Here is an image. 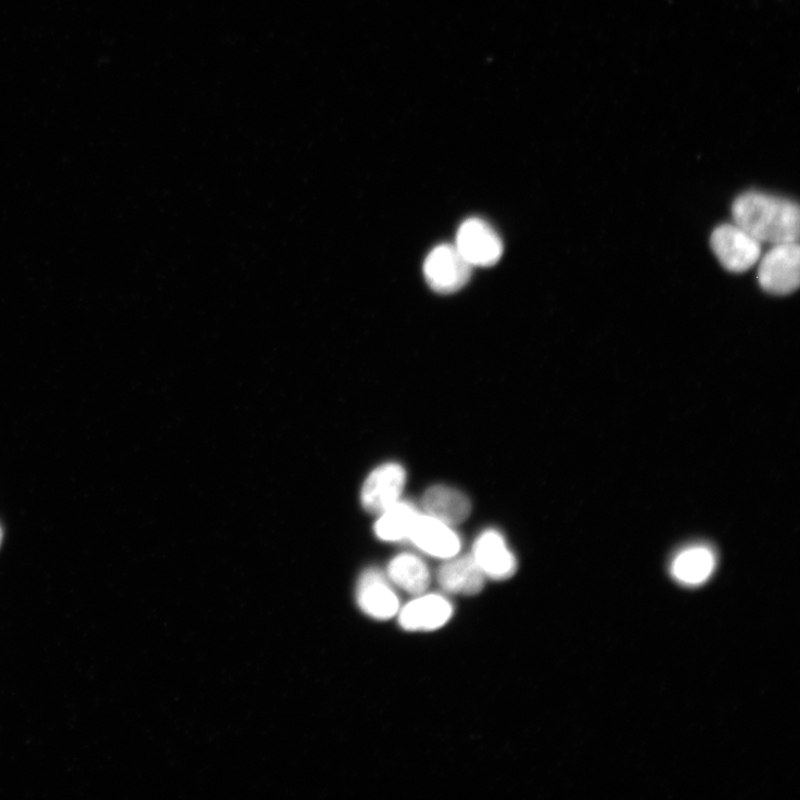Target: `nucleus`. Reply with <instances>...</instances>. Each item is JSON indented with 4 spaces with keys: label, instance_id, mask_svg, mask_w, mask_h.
Masks as SVG:
<instances>
[{
    "label": "nucleus",
    "instance_id": "obj_1",
    "mask_svg": "<svg viewBox=\"0 0 800 800\" xmlns=\"http://www.w3.org/2000/svg\"><path fill=\"white\" fill-rule=\"evenodd\" d=\"M735 225L760 243L773 245L799 240L797 203L761 192L739 195L732 207Z\"/></svg>",
    "mask_w": 800,
    "mask_h": 800
},
{
    "label": "nucleus",
    "instance_id": "obj_2",
    "mask_svg": "<svg viewBox=\"0 0 800 800\" xmlns=\"http://www.w3.org/2000/svg\"><path fill=\"white\" fill-rule=\"evenodd\" d=\"M711 245L723 267L732 272L747 271L762 255V243L735 224L719 226L712 233Z\"/></svg>",
    "mask_w": 800,
    "mask_h": 800
},
{
    "label": "nucleus",
    "instance_id": "obj_3",
    "mask_svg": "<svg viewBox=\"0 0 800 800\" xmlns=\"http://www.w3.org/2000/svg\"><path fill=\"white\" fill-rule=\"evenodd\" d=\"M799 244H777L762 258L759 268L761 288L773 295L785 296L799 288Z\"/></svg>",
    "mask_w": 800,
    "mask_h": 800
},
{
    "label": "nucleus",
    "instance_id": "obj_4",
    "mask_svg": "<svg viewBox=\"0 0 800 800\" xmlns=\"http://www.w3.org/2000/svg\"><path fill=\"white\" fill-rule=\"evenodd\" d=\"M472 271L473 266L458 249L448 244L434 249L423 264V274L431 289L445 295L454 294L466 287Z\"/></svg>",
    "mask_w": 800,
    "mask_h": 800
},
{
    "label": "nucleus",
    "instance_id": "obj_5",
    "mask_svg": "<svg viewBox=\"0 0 800 800\" xmlns=\"http://www.w3.org/2000/svg\"><path fill=\"white\" fill-rule=\"evenodd\" d=\"M455 246L473 267L494 266L504 252L499 234L481 218H470L460 225Z\"/></svg>",
    "mask_w": 800,
    "mask_h": 800
},
{
    "label": "nucleus",
    "instance_id": "obj_6",
    "mask_svg": "<svg viewBox=\"0 0 800 800\" xmlns=\"http://www.w3.org/2000/svg\"><path fill=\"white\" fill-rule=\"evenodd\" d=\"M406 484V470L389 462L372 470L361 490V504L371 513H382L397 501Z\"/></svg>",
    "mask_w": 800,
    "mask_h": 800
},
{
    "label": "nucleus",
    "instance_id": "obj_7",
    "mask_svg": "<svg viewBox=\"0 0 800 800\" xmlns=\"http://www.w3.org/2000/svg\"><path fill=\"white\" fill-rule=\"evenodd\" d=\"M356 595L364 613L374 620H391L399 611L396 593L378 570H368L360 576Z\"/></svg>",
    "mask_w": 800,
    "mask_h": 800
},
{
    "label": "nucleus",
    "instance_id": "obj_8",
    "mask_svg": "<svg viewBox=\"0 0 800 800\" xmlns=\"http://www.w3.org/2000/svg\"><path fill=\"white\" fill-rule=\"evenodd\" d=\"M472 556L486 577L501 581L510 579L516 573L515 555L497 531L488 530L482 533L475 542Z\"/></svg>",
    "mask_w": 800,
    "mask_h": 800
},
{
    "label": "nucleus",
    "instance_id": "obj_9",
    "mask_svg": "<svg viewBox=\"0 0 800 800\" xmlns=\"http://www.w3.org/2000/svg\"><path fill=\"white\" fill-rule=\"evenodd\" d=\"M408 539L422 551L442 559L457 556L460 550V539L452 526L427 513L418 515Z\"/></svg>",
    "mask_w": 800,
    "mask_h": 800
},
{
    "label": "nucleus",
    "instance_id": "obj_10",
    "mask_svg": "<svg viewBox=\"0 0 800 800\" xmlns=\"http://www.w3.org/2000/svg\"><path fill=\"white\" fill-rule=\"evenodd\" d=\"M453 617V606L441 595H422L408 602L399 614L401 626L410 632L443 627Z\"/></svg>",
    "mask_w": 800,
    "mask_h": 800
},
{
    "label": "nucleus",
    "instance_id": "obj_11",
    "mask_svg": "<svg viewBox=\"0 0 800 800\" xmlns=\"http://www.w3.org/2000/svg\"><path fill=\"white\" fill-rule=\"evenodd\" d=\"M421 506L427 515L449 526L464 523L472 511V504L465 494L445 485L429 488Z\"/></svg>",
    "mask_w": 800,
    "mask_h": 800
},
{
    "label": "nucleus",
    "instance_id": "obj_12",
    "mask_svg": "<svg viewBox=\"0 0 800 800\" xmlns=\"http://www.w3.org/2000/svg\"><path fill=\"white\" fill-rule=\"evenodd\" d=\"M718 558L711 547L695 545L676 555L671 564V574L680 584L695 587L711 579Z\"/></svg>",
    "mask_w": 800,
    "mask_h": 800
},
{
    "label": "nucleus",
    "instance_id": "obj_13",
    "mask_svg": "<svg viewBox=\"0 0 800 800\" xmlns=\"http://www.w3.org/2000/svg\"><path fill=\"white\" fill-rule=\"evenodd\" d=\"M437 577L444 591L461 595L481 593L486 579L472 555L448 558L442 564Z\"/></svg>",
    "mask_w": 800,
    "mask_h": 800
},
{
    "label": "nucleus",
    "instance_id": "obj_14",
    "mask_svg": "<svg viewBox=\"0 0 800 800\" xmlns=\"http://www.w3.org/2000/svg\"><path fill=\"white\" fill-rule=\"evenodd\" d=\"M389 579L412 595H422L431 583L428 564L412 554H401L392 559L388 569Z\"/></svg>",
    "mask_w": 800,
    "mask_h": 800
},
{
    "label": "nucleus",
    "instance_id": "obj_15",
    "mask_svg": "<svg viewBox=\"0 0 800 800\" xmlns=\"http://www.w3.org/2000/svg\"><path fill=\"white\" fill-rule=\"evenodd\" d=\"M419 513L415 506L399 500L381 513L374 533L385 542L408 539Z\"/></svg>",
    "mask_w": 800,
    "mask_h": 800
},
{
    "label": "nucleus",
    "instance_id": "obj_16",
    "mask_svg": "<svg viewBox=\"0 0 800 800\" xmlns=\"http://www.w3.org/2000/svg\"><path fill=\"white\" fill-rule=\"evenodd\" d=\"M2 542H3V530L2 528H0V546H2Z\"/></svg>",
    "mask_w": 800,
    "mask_h": 800
}]
</instances>
